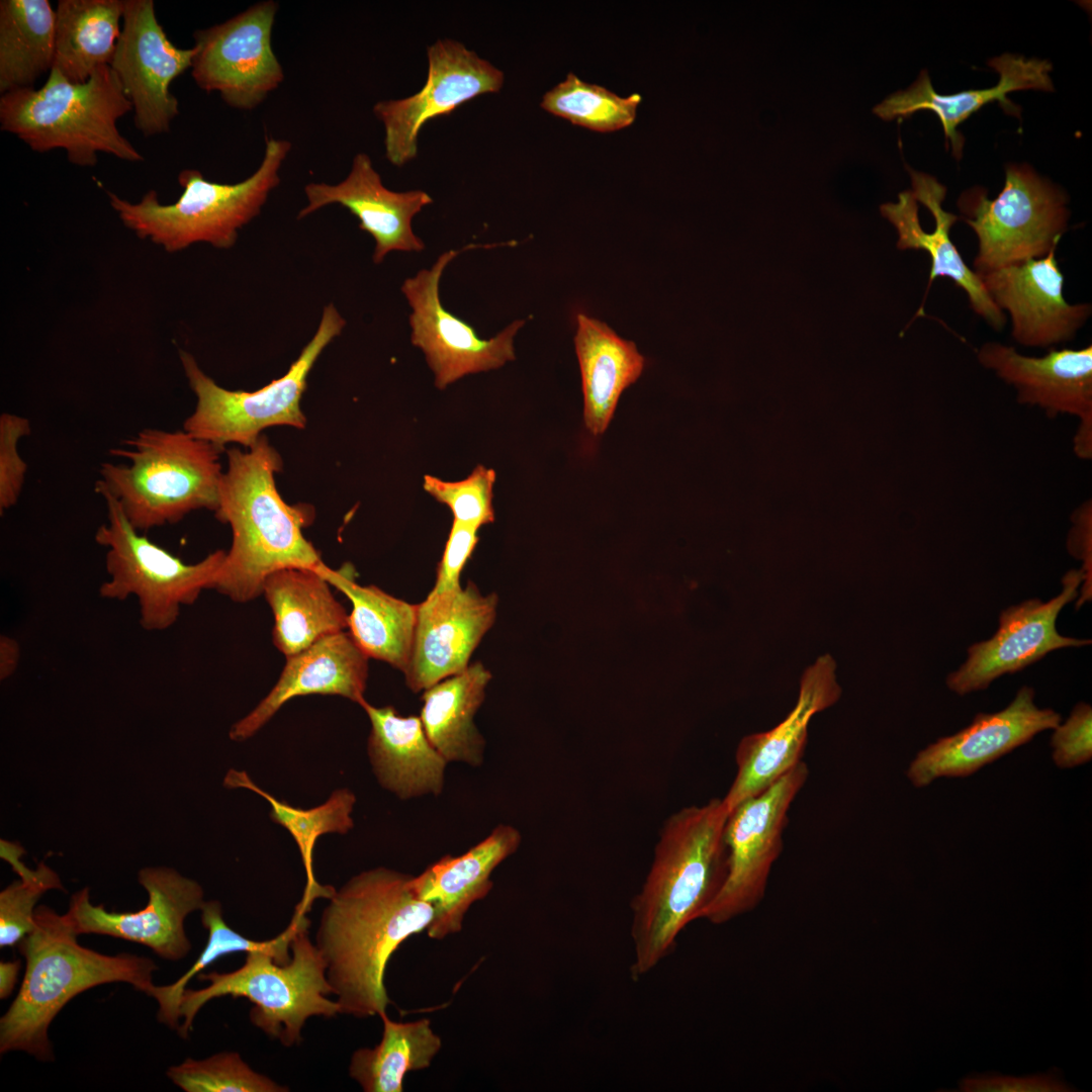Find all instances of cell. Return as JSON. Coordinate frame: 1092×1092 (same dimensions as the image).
<instances>
[{"label":"cell","mask_w":1092,"mask_h":1092,"mask_svg":"<svg viewBox=\"0 0 1092 1092\" xmlns=\"http://www.w3.org/2000/svg\"><path fill=\"white\" fill-rule=\"evenodd\" d=\"M412 879L378 867L352 877L329 899L314 944L341 1014L366 1018L386 1013L388 961L434 918L433 906L418 897Z\"/></svg>","instance_id":"obj_1"},{"label":"cell","mask_w":1092,"mask_h":1092,"mask_svg":"<svg viewBox=\"0 0 1092 1092\" xmlns=\"http://www.w3.org/2000/svg\"><path fill=\"white\" fill-rule=\"evenodd\" d=\"M723 799L671 814L660 829L649 872L631 901L633 962L637 981L674 950L680 932L703 918L728 872Z\"/></svg>","instance_id":"obj_2"},{"label":"cell","mask_w":1092,"mask_h":1092,"mask_svg":"<svg viewBox=\"0 0 1092 1092\" xmlns=\"http://www.w3.org/2000/svg\"><path fill=\"white\" fill-rule=\"evenodd\" d=\"M215 518L232 530V545L212 589L237 603L262 596L266 577L282 568L318 570L326 564L302 528L307 516L279 494L275 473L282 467L277 450L263 435L246 451L226 450Z\"/></svg>","instance_id":"obj_3"},{"label":"cell","mask_w":1092,"mask_h":1092,"mask_svg":"<svg viewBox=\"0 0 1092 1092\" xmlns=\"http://www.w3.org/2000/svg\"><path fill=\"white\" fill-rule=\"evenodd\" d=\"M72 921L46 905L34 928L18 944L25 959L20 989L0 1018V1053L20 1051L54 1060L49 1027L63 1007L95 986L123 982L150 996L156 963L130 953L108 956L81 945Z\"/></svg>","instance_id":"obj_4"},{"label":"cell","mask_w":1092,"mask_h":1092,"mask_svg":"<svg viewBox=\"0 0 1092 1092\" xmlns=\"http://www.w3.org/2000/svg\"><path fill=\"white\" fill-rule=\"evenodd\" d=\"M112 448L127 463L103 462L95 491L117 500L140 532L176 524L197 510L218 507L223 450L184 430L145 428Z\"/></svg>","instance_id":"obj_5"},{"label":"cell","mask_w":1092,"mask_h":1092,"mask_svg":"<svg viewBox=\"0 0 1092 1092\" xmlns=\"http://www.w3.org/2000/svg\"><path fill=\"white\" fill-rule=\"evenodd\" d=\"M129 111L130 101L110 66L97 69L83 83H72L51 70L40 88L1 95L0 127L34 152L62 149L79 167H94L98 153L141 162L143 155L117 127L118 119Z\"/></svg>","instance_id":"obj_6"},{"label":"cell","mask_w":1092,"mask_h":1092,"mask_svg":"<svg viewBox=\"0 0 1092 1092\" xmlns=\"http://www.w3.org/2000/svg\"><path fill=\"white\" fill-rule=\"evenodd\" d=\"M290 150L289 141L267 139L258 169L235 184L212 182L198 170L185 169L178 176L183 191L173 204L160 203L157 192L150 190L138 203L108 191L110 205L125 226L168 252L200 242L229 249L280 183L279 171Z\"/></svg>","instance_id":"obj_7"},{"label":"cell","mask_w":1092,"mask_h":1092,"mask_svg":"<svg viewBox=\"0 0 1092 1092\" xmlns=\"http://www.w3.org/2000/svg\"><path fill=\"white\" fill-rule=\"evenodd\" d=\"M309 922L301 925L291 941V960L277 964L263 950L247 952L245 964L230 973L199 974L209 984L198 990L186 988L179 1002L178 1033L188 1038L198 1011L211 999L222 996L243 997L254 1006L251 1022L284 1046L301 1040V1030L311 1016L334 1017L341 1014L337 1001L327 998L332 988L326 977V964L308 935Z\"/></svg>","instance_id":"obj_8"},{"label":"cell","mask_w":1092,"mask_h":1092,"mask_svg":"<svg viewBox=\"0 0 1092 1092\" xmlns=\"http://www.w3.org/2000/svg\"><path fill=\"white\" fill-rule=\"evenodd\" d=\"M100 495L107 519L94 539L106 549L109 579L100 585L99 595L110 601L134 597L141 627L148 632L165 631L177 622L182 607L212 589L226 551L215 550L196 563H185L138 531L116 499Z\"/></svg>","instance_id":"obj_9"},{"label":"cell","mask_w":1092,"mask_h":1092,"mask_svg":"<svg viewBox=\"0 0 1092 1092\" xmlns=\"http://www.w3.org/2000/svg\"><path fill=\"white\" fill-rule=\"evenodd\" d=\"M345 325L335 305L327 304L315 334L288 371L256 391L219 386L200 369L191 354L180 351L185 375L197 398L183 430L225 451L228 444L252 447L262 431L270 427L305 428L300 400L307 376L324 349L342 333Z\"/></svg>","instance_id":"obj_10"},{"label":"cell","mask_w":1092,"mask_h":1092,"mask_svg":"<svg viewBox=\"0 0 1092 1092\" xmlns=\"http://www.w3.org/2000/svg\"><path fill=\"white\" fill-rule=\"evenodd\" d=\"M1068 196L1026 164L1005 168V182L994 199L976 186L962 193L961 217L978 239L975 272L981 274L1044 257L1068 229Z\"/></svg>","instance_id":"obj_11"},{"label":"cell","mask_w":1092,"mask_h":1092,"mask_svg":"<svg viewBox=\"0 0 1092 1092\" xmlns=\"http://www.w3.org/2000/svg\"><path fill=\"white\" fill-rule=\"evenodd\" d=\"M808 775L802 760L767 789L729 811L724 827L728 872L704 919L726 923L753 910L763 899L772 866L783 849L790 807Z\"/></svg>","instance_id":"obj_12"},{"label":"cell","mask_w":1092,"mask_h":1092,"mask_svg":"<svg viewBox=\"0 0 1092 1092\" xmlns=\"http://www.w3.org/2000/svg\"><path fill=\"white\" fill-rule=\"evenodd\" d=\"M277 9L275 1H261L224 22L197 29L191 66L196 85L218 92L236 109L260 105L284 80L271 41Z\"/></svg>","instance_id":"obj_13"},{"label":"cell","mask_w":1092,"mask_h":1092,"mask_svg":"<svg viewBox=\"0 0 1092 1092\" xmlns=\"http://www.w3.org/2000/svg\"><path fill=\"white\" fill-rule=\"evenodd\" d=\"M477 247L482 246L468 245L443 253L431 269L419 271L401 286L412 308L411 341L424 352L434 372L435 385L440 389L467 374L497 369L514 360V337L525 325L524 320L514 321L495 337L485 340L443 306L439 294L443 271L461 252Z\"/></svg>","instance_id":"obj_14"},{"label":"cell","mask_w":1092,"mask_h":1092,"mask_svg":"<svg viewBox=\"0 0 1092 1092\" xmlns=\"http://www.w3.org/2000/svg\"><path fill=\"white\" fill-rule=\"evenodd\" d=\"M427 57L428 75L419 92L373 106L384 127L385 157L396 167L417 157L425 123L479 95L496 93L504 84L499 69L459 41L438 39L428 48Z\"/></svg>","instance_id":"obj_15"},{"label":"cell","mask_w":1092,"mask_h":1092,"mask_svg":"<svg viewBox=\"0 0 1092 1092\" xmlns=\"http://www.w3.org/2000/svg\"><path fill=\"white\" fill-rule=\"evenodd\" d=\"M122 27L110 67L130 101L145 136L170 130L179 113L171 83L191 69L194 47L177 48L160 24L153 0H124Z\"/></svg>","instance_id":"obj_16"},{"label":"cell","mask_w":1092,"mask_h":1092,"mask_svg":"<svg viewBox=\"0 0 1092 1092\" xmlns=\"http://www.w3.org/2000/svg\"><path fill=\"white\" fill-rule=\"evenodd\" d=\"M139 882L148 893L147 905L133 912H109L93 905L88 888L76 892L70 900L69 916L80 934H100L136 942L150 947L167 961H180L191 950L184 922L200 910L202 887L166 867H148L139 872Z\"/></svg>","instance_id":"obj_17"},{"label":"cell","mask_w":1092,"mask_h":1092,"mask_svg":"<svg viewBox=\"0 0 1092 1092\" xmlns=\"http://www.w3.org/2000/svg\"><path fill=\"white\" fill-rule=\"evenodd\" d=\"M1083 579L1081 569H1072L1063 577L1062 592L1049 602L1029 599L1003 610L996 633L968 648L967 660L947 675V688L960 696L985 690L997 677L1015 673L1054 650L1091 644L1090 639L1063 636L1056 627L1062 609L1078 597Z\"/></svg>","instance_id":"obj_18"},{"label":"cell","mask_w":1092,"mask_h":1092,"mask_svg":"<svg viewBox=\"0 0 1092 1092\" xmlns=\"http://www.w3.org/2000/svg\"><path fill=\"white\" fill-rule=\"evenodd\" d=\"M498 597L483 596L469 581L450 592H430L417 605V619L407 665V688L419 693L463 671L480 641L493 626Z\"/></svg>","instance_id":"obj_19"},{"label":"cell","mask_w":1092,"mask_h":1092,"mask_svg":"<svg viewBox=\"0 0 1092 1092\" xmlns=\"http://www.w3.org/2000/svg\"><path fill=\"white\" fill-rule=\"evenodd\" d=\"M978 360L1017 391L1020 403L1036 405L1050 417L1060 414L1079 419L1075 451L1082 458L1092 452V346L1055 349L1041 357L1022 355L1015 348L989 342L978 350Z\"/></svg>","instance_id":"obj_20"},{"label":"cell","mask_w":1092,"mask_h":1092,"mask_svg":"<svg viewBox=\"0 0 1092 1092\" xmlns=\"http://www.w3.org/2000/svg\"><path fill=\"white\" fill-rule=\"evenodd\" d=\"M906 169L912 190L900 192L896 203L882 204L880 212L896 229L899 250H923L929 255L931 267L925 298L937 277H947L967 293L970 306L978 315L995 331H1002L1005 314L990 298L979 275L968 267L949 237L951 226L961 216L942 206L946 187L927 173L907 165Z\"/></svg>","instance_id":"obj_21"},{"label":"cell","mask_w":1092,"mask_h":1092,"mask_svg":"<svg viewBox=\"0 0 1092 1092\" xmlns=\"http://www.w3.org/2000/svg\"><path fill=\"white\" fill-rule=\"evenodd\" d=\"M1057 248L1044 257L978 274L997 307L1009 312L1012 338L1025 347L1071 341L1091 315L1090 303L1066 301Z\"/></svg>","instance_id":"obj_22"},{"label":"cell","mask_w":1092,"mask_h":1092,"mask_svg":"<svg viewBox=\"0 0 1092 1092\" xmlns=\"http://www.w3.org/2000/svg\"><path fill=\"white\" fill-rule=\"evenodd\" d=\"M1060 723L1058 712L1034 704L1032 688L1021 687L1005 709L979 713L966 728L920 750L907 777L922 788L939 777L970 776Z\"/></svg>","instance_id":"obj_23"},{"label":"cell","mask_w":1092,"mask_h":1092,"mask_svg":"<svg viewBox=\"0 0 1092 1092\" xmlns=\"http://www.w3.org/2000/svg\"><path fill=\"white\" fill-rule=\"evenodd\" d=\"M836 664L822 655L803 673L796 706L775 728L745 736L738 744L736 776L723 799L730 811L755 796L802 761L811 718L840 697Z\"/></svg>","instance_id":"obj_24"},{"label":"cell","mask_w":1092,"mask_h":1092,"mask_svg":"<svg viewBox=\"0 0 1092 1092\" xmlns=\"http://www.w3.org/2000/svg\"><path fill=\"white\" fill-rule=\"evenodd\" d=\"M307 205L297 218H303L330 204L346 207L359 220V228L375 241L373 262L379 264L391 251L419 252L425 247L415 235L412 221L433 202L423 190L396 192L386 188L371 158L358 153L351 170L342 182L331 185L311 182L305 185Z\"/></svg>","instance_id":"obj_25"},{"label":"cell","mask_w":1092,"mask_h":1092,"mask_svg":"<svg viewBox=\"0 0 1092 1092\" xmlns=\"http://www.w3.org/2000/svg\"><path fill=\"white\" fill-rule=\"evenodd\" d=\"M988 65L999 74V82L986 89H973L956 94L937 93L927 70L906 89L889 95L873 111L884 120L907 118L919 110H930L940 120L951 155L960 161L965 138L958 126L984 105L997 101L1007 113L1020 118L1021 108L1007 98V94L1019 90H1055L1050 73L1053 65L1048 60L1026 59L1017 54L1005 53L995 57Z\"/></svg>","instance_id":"obj_26"},{"label":"cell","mask_w":1092,"mask_h":1092,"mask_svg":"<svg viewBox=\"0 0 1092 1092\" xmlns=\"http://www.w3.org/2000/svg\"><path fill=\"white\" fill-rule=\"evenodd\" d=\"M369 657L348 630L328 635L286 657L282 672L267 696L230 730L244 741L255 735L288 701L308 695H333L358 705L366 700Z\"/></svg>","instance_id":"obj_27"},{"label":"cell","mask_w":1092,"mask_h":1092,"mask_svg":"<svg viewBox=\"0 0 1092 1092\" xmlns=\"http://www.w3.org/2000/svg\"><path fill=\"white\" fill-rule=\"evenodd\" d=\"M520 831L512 825H497L483 840L460 855H445L419 876L412 887L434 908L427 928L429 937L442 939L462 929L470 906L487 896L493 887L490 875L521 844Z\"/></svg>","instance_id":"obj_28"},{"label":"cell","mask_w":1092,"mask_h":1092,"mask_svg":"<svg viewBox=\"0 0 1092 1092\" xmlns=\"http://www.w3.org/2000/svg\"><path fill=\"white\" fill-rule=\"evenodd\" d=\"M361 707L371 725L367 752L380 786L401 800L440 795L448 762L431 744L420 716L367 701Z\"/></svg>","instance_id":"obj_29"},{"label":"cell","mask_w":1092,"mask_h":1092,"mask_svg":"<svg viewBox=\"0 0 1092 1092\" xmlns=\"http://www.w3.org/2000/svg\"><path fill=\"white\" fill-rule=\"evenodd\" d=\"M318 570L288 567L270 573L262 595L273 616L272 641L289 657L317 640L348 630L349 614Z\"/></svg>","instance_id":"obj_30"},{"label":"cell","mask_w":1092,"mask_h":1092,"mask_svg":"<svg viewBox=\"0 0 1092 1092\" xmlns=\"http://www.w3.org/2000/svg\"><path fill=\"white\" fill-rule=\"evenodd\" d=\"M574 347L583 393V420L593 436L602 435L613 419L623 391L641 376L645 358L634 342L618 336L604 322L576 315Z\"/></svg>","instance_id":"obj_31"},{"label":"cell","mask_w":1092,"mask_h":1092,"mask_svg":"<svg viewBox=\"0 0 1092 1092\" xmlns=\"http://www.w3.org/2000/svg\"><path fill=\"white\" fill-rule=\"evenodd\" d=\"M490 671L479 661L426 689L420 718L428 739L449 762L479 766L485 739L474 716L485 699Z\"/></svg>","instance_id":"obj_32"},{"label":"cell","mask_w":1092,"mask_h":1092,"mask_svg":"<svg viewBox=\"0 0 1092 1092\" xmlns=\"http://www.w3.org/2000/svg\"><path fill=\"white\" fill-rule=\"evenodd\" d=\"M318 571L351 602L348 631L369 658L404 671L417 619V605L397 599L375 585H360L347 568L324 564Z\"/></svg>","instance_id":"obj_33"},{"label":"cell","mask_w":1092,"mask_h":1092,"mask_svg":"<svg viewBox=\"0 0 1092 1092\" xmlns=\"http://www.w3.org/2000/svg\"><path fill=\"white\" fill-rule=\"evenodd\" d=\"M56 11V70L72 83H83L109 66L121 28L124 0H60Z\"/></svg>","instance_id":"obj_34"},{"label":"cell","mask_w":1092,"mask_h":1092,"mask_svg":"<svg viewBox=\"0 0 1092 1092\" xmlns=\"http://www.w3.org/2000/svg\"><path fill=\"white\" fill-rule=\"evenodd\" d=\"M223 786L229 789H247L266 799L271 806V820L284 827L294 839L306 876L304 891L295 906L294 914L306 915L316 899H331L336 889L330 885H321L315 880L314 845L316 839L326 833L346 834L354 827L351 814L356 803L355 794L348 788H340L322 805L301 809L264 791L244 770L230 769L223 779Z\"/></svg>","instance_id":"obj_35"},{"label":"cell","mask_w":1092,"mask_h":1092,"mask_svg":"<svg viewBox=\"0 0 1092 1092\" xmlns=\"http://www.w3.org/2000/svg\"><path fill=\"white\" fill-rule=\"evenodd\" d=\"M56 11L48 0L0 1V93L33 88L55 59Z\"/></svg>","instance_id":"obj_36"},{"label":"cell","mask_w":1092,"mask_h":1092,"mask_svg":"<svg viewBox=\"0 0 1092 1092\" xmlns=\"http://www.w3.org/2000/svg\"><path fill=\"white\" fill-rule=\"evenodd\" d=\"M383 1034L372 1049L356 1050L349 1066L350 1076L365 1092H402L406 1073L428 1068L442 1046V1040L427 1018L395 1022L380 1015Z\"/></svg>","instance_id":"obj_37"},{"label":"cell","mask_w":1092,"mask_h":1092,"mask_svg":"<svg viewBox=\"0 0 1092 1092\" xmlns=\"http://www.w3.org/2000/svg\"><path fill=\"white\" fill-rule=\"evenodd\" d=\"M201 922L208 931L204 949L191 968L177 981L169 985L154 986L150 996L158 1003L157 1018L178 1031L180 1027L179 1002L189 981L208 965L229 953L263 950L270 953L279 965L291 960V941L298 928L309 922L306 915H295L284 931L276 937L259 941L243 936L232 929L223 919L221 904L216 900L205 901L201 907Z\"/></svg>","instance_id":"obj_38"},{"label":"cell","mask_w":1092,"mask_h":1092,"mask_svg":"<svg viewBox=\"0 0 1092 1092\" xmlns=\"http://www.w3.org/2000/svg\"><path fill=\"white\" fill-rule=\"evenodd\" d=\"M641 99L638 93L621 97L569 73L564 81L544 94L541 107L575 125L606 132L631 125Z\"/></svg>","instance_id":"obj_39"},{"label":"cell","mask_w":1092,"mask_h":1092,"mask_svg":"<svg viewBox=\"0 0 1092 1092\" xmlns=\"http://www.w3.org/2000/svg\"><path fill=\"white\" fill-rule=\"evenodd\" d=\"M167 1077L186 1092H285L269 1077L255 1072L235 1052H223L203 1060L187 1058L171 1066Z\"/></svg>","instance_id":"obj_40"},{"label":"cell","mask_w":1092,"mask_h":1092,"mask_svg":"<svg viewBox=\"0 0 1092 1092\" xmlns=\"http://www.w3.org/2000/svg\"><path fill=\"white\" fill-rule=\"evenodd\" d=\"M494 470L478 465L459 481H445L425 475L424 489L450 509L453 521L479 529L494 521Z\"/></svg>","instance_id":"obj_41"},{"label":"cell","mask_w":1092,"mask_h":1092,"mask_svg":"<svg viewBox=\"0 0 1092 1092\" xmlns=\"http://www.w3.org/2000/svg\"><path fill=\"white\" fill-rule=\"evenodd\" d=\"M38 875L15 881L0 893V946H15L34 928L36 903L51 889H63L59 876L43 862Z\"/></svg>","instance_id":"obj_42"},{"label":"cell","mask_w":1092,"mask_h":1092,"mask_svg":"<svg viewBox=\"0 0 1092 1092\" xmlns=\"http://www.w3.org/2000/svg\"><path fill=\"white\" fill-rule=\"evenodd\" d=\"M31 433L27 418L10 413L0 416V514L15 506L21 494L27 464L18 450L22 438Z\"/></svg>","instance_id":"obj_43"},{"label":"cell","mask_w":1092,"mask_h":1092,"mask_svg":"<svg viewBox=\"0 0 1092 1092\" xmlns=\"http://www.w3.org/2000/svg\"><path fill=\"white\" fill-rule=\"evenodd\" d=\"M1092 708L1078 703L1064 724L1055 728L1051 745L1054 762L1062 768H1070L1092 757Z\"/></svg>","instance_id":"obj_44"},{"label":"cell","mask_w":1092,"mask_h":1092,"mask_svg":"<svg viewBox=\"0 0 1092 1092\" xmlns=\"http://www.w3.org/2000/svg\"><path fill=\"white\" fill-rule=\"evenodd\" d=\"M477 531L476 527L453 521L432 592L444 593L461 587V572L478 543Z\"/></svg>","instance_id":"obj_45"},{"label":"cell","mask_w":1092,"mask_h":1092,"mask_svg":"<svg viewBox=\"0 0 1092 1092\" xmlns=\"http://www.w3.org/2000/svg\"><path fill=\"white\" fill-rule=\"evenodd\" d=\"M966 1092H1068L1071 1087L1055 1072L1025 1077L974 1075L960 1084Z\"/></svg>","instance_id":"obj_46"},{"label":"cell","mask_w":1092,"mask_h":1092,"mask_svg":"<svg viewBox=\"0 0 1092 1092\" xmlns=\"http://www.w3.org/2000/svg\"><path fill=\"white\" fill-rule=\"evenodd\" d=\"M1075 527L1070 535V551L1076 557L1083 560V573L1082 592L1076 607H1081L1085 602L1091 599V507L1085 506L1082 508L1076 519L1074 520Z\"/></svg>","instance_id":"obj_47"},{"label":"cell","mask_w":1092,"mask_h":1092,"mask_svg":"<svg viewBox=\"0 0 1092 1092\" xmlns=\"http://www.w3.org/2000/svg\"><path fill=\"white\" fill-rule=\"evenodd\" d=\"M20 647L17 641L7 635L0 638V678L12 675L19 663Z\"/></svg>","instance_id":"obj_48"},{"label":"cell","mask_w":1092,"mask_h":1092,"mask_svg":"<svg viewBox=\"0 0 1092 1092\" xmlns=\"http://www.w3.org/2000/svg\"><path fill=\"white\" fill-rule=\"evenodd\" d=\"M21 962L19 960L0 962V998L7 999L18 979Z\"/></svg>","instance_id":"obj_49"}]
</instances>
